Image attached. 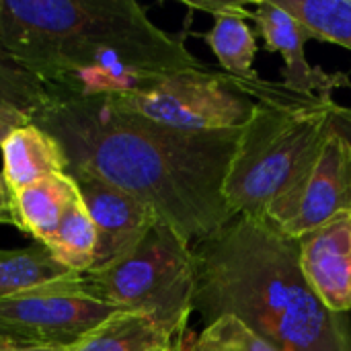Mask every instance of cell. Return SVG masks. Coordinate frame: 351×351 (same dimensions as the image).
<instances>
[{
    "label": "cell",
    "instance_id": "14",
    "mask_svg": "<svg viewBox=\"0 0 351 351\" xmlns=\"http://www.w3.org/2000/svg\"><path fill=\"white\" fill-rule=\"evenodd\" d=\"M175 343L179 341H173L152 319L140 313L117 311L70 351H154Z\"/></svg>",
    "mask_w": 351,
    "mask_h": 351
},
{
    "label": "cell",
    "instance_id": "5",
    "mask_svg": "<svg viewBox=\"0 0 351 351\" xmlns=\"http://www.w3.org/2000/svg\"><path fill=\"white\" fill-rule=\"evenodd\" d=\"M99 300L152 319L173 341L183 343L197 286L193 247L171 226L156 222L140 245L119 261L80 276Z\"/></svg>",
    "mask_w": 351,
    "mask_h": 351
},
{
    "label": "cell",
    "instance_id": "1",
    "mask_svg": "<svg viewBox=\"0 0 351 351\" xmlns=\"http://www.w3.org/2000/svg\"><path fill=\"white\" fill-rule=\"evenodd\" d=\"M33 123L60 142L66 173L128 191L191 247L234 218L224 183L241 130L187 132L123 111L105 95L56 93Z\"/></svg>",
    "mask_w": 351,
    "mask_h": 351
},
{
    "label": "cell",
    "instance_id": "21",
    "mask_svg": "<svg viewBox=\"0 0 351 351\" xmlns=\"http://www.w3.org/2000/svg\"><path fill=\"white\" fill-rule=\"evenodd\" d=\"M0 351H70V348L29 341V339H21V337H2L0 339Z\"/></svg>",
    "mask_w": 351,
    "mask_h": 351
},
{
    "label": "cell",
    "instance_id": "18",
    "mask_svg": "<svg viewBox=\"0 0 351 351\" xmlns=\"http://www.w3.org/2000/svg\"><path fill=\"white\" fill-rule=\"evenodd\" d=\"M66 276L72 274L39 243L27 249L0 251V300Z\"/></svg>",
    "mask_w": 351,
    "mask_h": 351
},
{
    "label": "cell",
    "instance_id": "22",
    "mask_svg": "<svg viewBox=\"0 0 351 351\" xmlns=\"http://www.w3.org/2000/svg\"><path fill=\"white\" fill-rule=\"evenodd\" d=\"M0 224H12L14 226V208H12V191L0 173Z\"/></svg>",
    "mask_w": 351,
    "mask_h": 351
},
{
    "label": "cell",
    "instance_id": "20",
    "mask_svg": "<svg viewBox=\"0 0 351 351\" xmlns=\"http://www.w3.org/2000/svg\"><path fill=\"white\" fill-rule=\"evenodd\" d=\"M187 351H280L237 317L224 315L206 325Z\"/></svg>",
    "mask_w": 351,
    "mask_h": 351
},
{
    "label": "cell",
    "instance_id": "17",
    "mask_svg": "<svg viewBox=\"0 0 351 351\" xmlns=\"http://www.w3.org/2000/svg\"><path fill=\"white\" fill-rule=\"evenodd\" d=\"M53 99V90L0 51V115L31 123Z\"/></svg>",
    "mask_w": 351,
    "mask_h": 351
},
{
    "label": "cell",
    "instance_id": "2",
    "mask_svg": "<svg viewBox=\"0 0 351 351\" xmlns=\"http://www.w3.org/2000/svg\"><path fill=\"white\" fill-rule=\"evenodd\" d=\"M0 51L56 95H123L206 70L134 0H0Z\"/></svg>",
    "mask_w": 351,
    "mask_h": 351
},
{
    "label": "cell",
    "instance_id": "19",
    "mask_svg": "<svg viewBox=\"0 0 351 351\" xmlns=\"http://www.w3.org/2000/svg\"><path fill=\"white\" fill-rule=\"evenodd\" d=\"M296 21H300L313 39L337 43L351 51V0H276Z\"/></svg>",
    "mask_w": 351,
    "mask_h": 351
},
{
    "label": "cell",
    "instance_id": "25",
    "mask_svg": "<svg viewBox=\"0 0 351 351\" xmlns=\"http://www.w3.org/2000/svg\"><path fill=\"white\" fill-rule=\"evenodd\" d=\"M2 337H21V335H16L10 327H6V325L0 323V339H2ZM21 339H23V337H21Z\"/></svg>",
    "mask_w": 351,
    "mask_h": 351
},
{
    "label": "cell",
    "instance_id": "7",
    "mask_svg": "<svg viewBox=\"0 0 351 351\" xmlns=\"http://www.w3.org/2000/svg\"><path fill=\"white\" fill-rule=\"evenodd\" d=\"M119 308L99 300L80 276H66L0 300V323L29 341L72 348Z\"/></svg>",
    "mask_w": 351,
    "mask_h": 351
},
{
    "label": "cell",
    "instance_id": "26",
    "mask_svg": "<svg viewBox=\"0 0 351 351\" xmlns=\"http://www.w3.org/2000/svg\"><path fill=\"white\" fill-rule=\"evenodd\" d=\"M154 351H187L185 343H175V346H167V348H158Z\"/></svg>",
    "mask_w": 351,
    "mask_h": 351
},
{
    "label": "cell",
    "instance_id": "6",
    "mask_svg": "<svg viewBox=\"0 0 351 351\" xmlns=\"http://www.w3.org/2000/svg\"><path fill=\"white\" fill-rule=\"evenodd\" d=\"M123 111L187 132L243 130L255 101L241 93L226 72H181L152 86L123 95H105Z\"/></svg>",
    "mask_w": 351,
    "mask_h": 351
},
{
    "label": "cell",
    "instance_id": "15",
    "mask_svg": "<svg viewBox=\"0 0 351 351\" xmlns=\"http://www.w3.org/2000/svg\"><path fill=\"white\" fill-rule=\"evenodd\" d=\"M251 10L243 12H222L214 14V25L208 33H204V41L210 45L214 56L226 74L251 78L255 76V56H257V39L253 29L245 23L251 19Z\"/></svg>",
    "mask_w": 351,
    "mask_h": 351
},
{
    "label": "cell",
    "instance_id": "16",
    "mask_svg": "<svg viewBox=\"0 0 351 351\" xmlns=\"http://www.w3.org/2000/svg\"><path fill=\"white\" fill-rule=\"evenodd\" d=\"M45 247L51 257L70 274L84 276L93 269L97 251V230L82 199H78L66 212L58 230Z\"/></svg>",
    "mask_w": 351,
    "mask_h": 351
},
{
    "label": "cell",
    "instance_id": "8",
    "mask_svg": "<svg viewBox=\"0 0 351 351\" xmlns=\"http://www.w3.org/2000/svg\"><path fill=\"white\" fill-rule=\"evenodd\" d=\"M341 216H351V142L333 123L296 185L267 212V222L300 239Z\"/></svg>",
    "mask_w": 351,
    "mask_h": 351
},
{
    "label": "cell",
    "instance_id": "23",
    "mask_svg": "<svg viewBox=\"0 0 351 351\" xmlns=\"http://www.w3.org/2000/svg\"><path fill=\"white\" fill-rule=\"evenodd\" d=\"M333 123L348 136V140L351 142V107L337 105V109L333 113Z\"/></svg>",
    "mask_w": 351,
    "mask_h": 351
},
{
    "label": "cell",
    "instance_id": "4",
    "mask_svg": "<svg viewBox=\"0 0 351 351\" xmlns=\"http://www.w3.org/2000/svg\"><path fill=\"white\" fill-rule=\"evenodd\" d=\"M337 103H257L241 130L224 183L234 216L267 220V212L296 185L319 154Z\"/></svg>",
    "mask_w": 351,
    "mask_h": 351
},
{
    "label": "cell",
    "instance_id": "11",
    "mask_svg": "<svg viewBox=\"0 0 351 351\" xmlns=\"http://www.w3.org/2000/svg\"><path fill=\"white\" fill-rule=\"evenodd\" d=\"M300 269L323 300L333 311H351V216H341L298 239Z\"/></svg>",
    "mask_w": 351,
    "mask_h": 351
},
{
    "label": "cell",
    "instance_id": "3",
    "mask_svg": "<svg viewBox=\"0 0 351 351\" xmlns=\"http://www.w3.org/2000/svg\"><path fill=\"white\" fill-rule=\"evenodd\" d=\"M193 253V313L206 325L230 315L280 351H351L350 317L329 311L306 282L298 239L234 216Z\"/></svg>",
    "mask_w": 351,
    "mask_h": 351
},
{
    "label": "cell",
    "instance_id": "13",
    "mask_svg": "<svg viewBox=\"0 0 351 351\" xmlns=\"http://www.w3.org/2000/svg\"><path fill=\"white\" fill-rule=\"evenodd\" d=\"M80 199L70 175H49L16 193H12L14 226L31 234L35 243L47 245L66 212Z\"/></svg>",
    "mask_w": 351,
    "mask_h": 351
},
{
    "label": "cell",
    "instance_id": "10",
    "mask_svg": "<svg viewBox=\"0 0 351 351\" xmlns=\"http://www.w3.org/2000/svg\"><path fill=\"white\" fill-rule=\"evenodd\" d=\"M251 19L257 25L269 51H278L284 60V80L282 84L290 90L302 95H317L323 99H333L337 88H348L350 76L343 72H325L315 68L306 58V41L313 33L296 21L288 10H284L276 0L257 2L251 10Z\"/></svg>",
    "mask_w": 351,
    "mask_h": 351
},
{
    "label": "cell",
    "instance_id": "12",
    "mask_svg": "<svg viewBox=\"0 0 351 351\" xmlns=\"http://www.w3.org/2000/svg\"><path fill=\"white\" fill-rule=\"evenodd\" d=\"M0 150L2 175L12 193L68 169L60 142L33 121L14 128L0 144Z\"/></svg>",
    "mask_w": 351,
    "mask_h": 351
},
{
    "label": "cell",
    "instance_id": "24",
    "mask_svg": "<svg viewBox=\"0 0 351 351\" xmlns=\"http://www.w3.org/2000/svg\"><path fill=\"white\" fill-rule=\"evenodd\" d=\"M19 125H25V123H19V121H14V119H10V117H4V115H0V144L6 140V136L14 130V128H19Z\"/></svg>",
    "mask_w": 351,
    "mask_h": 351
},
{
    "label": "cell",
    "instance_id": "9",
    "mask_svg": "<svg viewBox=\"0 0 351 351\" xmlns=\"http://www.w3.org/2000/svg\"><path fill=\"white\" fill-rule=\"evenodd\" d=\"M74 179L80 199L97 230L95 265L103 269L134 251L158 222L154 212L128 191L88 173H66Z\"/></svg>",
    "mask_w": 351,
    "mask_h": 351
}]
</instances>
